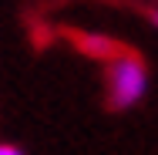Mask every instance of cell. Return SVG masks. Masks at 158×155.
I'll return each mask as SVG.
<instances>
[{
	"label": "cell",
	"mask_w": 158,
	"mask_h": 155,
	"mask_svg": "<svg viewBox=\"0 0 158 155\" xmlns=\"http://www.w3.org/2000/svg\"><path fill=\"white\" fill-rule=\"evenodd\" d=\"M104 78H108V105L114 111L135 108L148 94V67L135 54H114L108 61Z\"/></svg>",
	"instance_id": "6da1fadb"
},
{
	"label": "cell",
	"mask_w": 158,
	"mask_h": 155,
	"mask_svg": "<svg viewBox=\"0 0 158 155\" xmlns=\"http://www.w3.org/2000/svg\"><path fill=\"white\" fill-rule=\"evenodd\" d=\"M81 47H84L91 58H101V61H111V58L118 54L114 41H108V37H98V34H84V37H81Z\"/></svg>",
	"instance_id": "7a4b0ae2"
},
{
	"label": "cell",
	"mask_w": 158,
	"mask_h": 155,
	"mask_svg": "<svg viewBox=\"0 0 158 155\" xmlns=\"http://www.w3.org/2000/svg\"><path fill=\"white\" fill-rule=\"evenodd\" d=\"M0 155H27L20 145H14V142H0Z\"/></svg>",
	"instance_id": "3957f363"
},
{
	"label": "cell",
	"mask_w": 158,
	"mask_h": 155,
	"mask_svg": "<svg viewBox=\"0 0 158 155\" xmlns=\"http://www.w3.org/2000/svg\"><path fill=\"white\" fill-rule=\"evenodd\" d=\"M152 24H155V27H158V7H155V10H152Z\"/></svg>",
	"instance_id": "277c9868"
}]
</instances>
